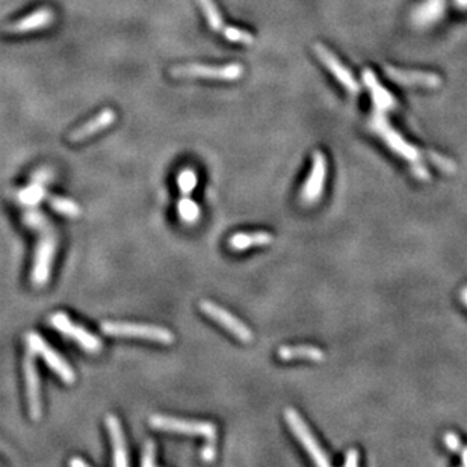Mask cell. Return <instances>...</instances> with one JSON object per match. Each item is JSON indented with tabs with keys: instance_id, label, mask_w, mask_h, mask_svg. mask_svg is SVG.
<instances>
[{
	"instance_id": "d590c367",
	"label": "cell",
	"mask_w": 467,
	"mask_h": 467,
	"mask_svg": "<svg viewBox=\"0 0 467 467\" xmlns=\"http://www.w3.org/2000/svg\"><path fill=\"white\" fill-rule=\"evenodd\" d=\"M456 2L460 4V6H463V8H467V0H456Z\"/></svg>"
},
{
	"instance_id": "30bf717a",
	"label": "cell",
	"mask_w": 467,
	"mask_h": 467,
	"mask_svg": "<svg viewBox=\"0 0 467 467\" xmlns=\"http://www.w3.org/2000/svg\"><path fill=\"white\" fill-rule=\"evenodd\" d=\"M314 53H316V56L321 59V63L330 70V73L345 87V89H348V93L354 96L360 93V85L357 80L354 79L351 71L345 67L326 46L321 43L314 44Z\"/></svg>"
},
{
	"instance_id": "e0dca14e",
	"label": "cell",
	"mask_w": 467,
	"mask_h": 467,
	"mask_svg": "<svg viewBox=\"0 0 467 467\" xmlns=\"http://www.w3.org/2000/svg\"><path fill=\"white\" fill-rule=\"evenodd\" d=\"M363 80H364V84H366V87L371 91L372 98H373V103H375V106H377V109H380V110H383V113H385V110H390V109L397 108V100L393 98V96L389 93L388 89H384L380 85L378 79H377V76H375L373 71H371V70L364 71V73H363Z\"/></svg>"
},
{
	"instance_id": "52a82bcc",
	"label": "cell",
	"mask_w": 467,
	"mask_h": 467,
	"mask_svg": "<svg viewBox=\"0 0 467 467\" xmlns=\"http://www.w3.org/2000/svg\"><path fill=\"white\" fill-rule=\"evenodd\" d=\"M55 252H56V238L53 233H47V235L41 239V242H39L37 250L35 267L32 271V283L35 286L41 288L49 281Z\"/></svg>"
},
{
	"instance_id": "ac0fdd59",
	"label": "cell",
	"mask_w": 467,
	"mask_h": 467,
	"mask_svg": "<svg viewBox=\"0 0 467 467\" xmlns=\"http://www.w3.org/2000/svg\"><path fill=\"white\" fill-rule=\"evenodd\" d=\"M272 242V235L267 231L236 233L229 241V245L235 251H243L250 247H265Z\"/></svg>"
},
{
	"instance_id": "f1b7e54d",
	"label": "cell",
	"mask_w": 467,
	"mask_h": 467,
	"mask_svg": "<svg viewBox=\"0 0 467 467\" xmlns=\"http://www.w3.org/2000/svg\"><path fill=\"white\" fill-rule=\"evenodd\" d=\"M443 442H444V446H446V448H448V449L452 451V452H459V451L463 449L460 437H459V435H456V434H454V433L444 434Z\"/></svg>"
},
{
	"instance_id": "44dd1931",
	"label": "cell",
	"mask_w": 467,
	"mask_h": 467,
	"mask_svg": "<svg viewBox=\"0 0 467 467\" xmlns=\"http://www.w3.org/2000/svg\"><path fill=\"white\" fill-rule=\"evenodd\" d=\"M44 197H46V191L43 188V185H39V184H34L32 186L20 191L17 194V200L25 206H35Z\"/></svg>"
},
{
	"instance_id": "277c9868",
	"label": "cell",
	"mask_w": 467,
	"mask_h": 467,
	"mask_svg": "<svg viewBox=\"0 0 467 467\" xmlns=\"http://www.w3.org/2000/svg\"><path fill=\"white\" fill-rule=\"evenodd\" d=\"M284 419H286L288 425L290 426L292 433L295 434V437L304 446V449L309 452L312 460L321 467H328L331 463L328 460L327 454L321 449L319 443L316 442V439H314V435L309 430L306 422L302 421L301 416L293 409H288L286 411H284Z\"/></svg>"
},
{
	"instance_id": "836d02e7",
	"label": "cell",
	"mask_w": 467,
	"mask_h": 467,
	"mask_svg": "<svg viewBox=\"0 0 467 467\" xmlns=\"http://www.w3.org/2000/svg\"><path fill=\"white\" fill-rule=\"evenodd\" d=\"M461 463H463V466L467 467V448L461 451Z\"/></svg>"
},
{
	"instance_id": "7402d4cb",
	"label": "cell",
	"mask_w": 467,
	"mask_h": 467,
	"mask_svg": "<svg viewBox=\"0 0 467 467\" xmlns=\"http://www.w3.org/2000/svg\"><path fill=\"white\" fill-rule=\"evenodd\" d=\"M50 206H52L56 212L63 213V215H65V217H70V218L80 217V207L73 200H68L64 197H50Z\"/></svg>"
},
{
	"instance_id": "8992f818",
	"label": "cell",
	"mask_w": 467,
	"mask_h": 467,
	"mask_svg": "<svg viewBox=\"0 0 467 467\" xmlns=\"http://www.w3.org/2000/svg\"><path fill=\"white\" fill-rule=\"evenodd\" d=\"M50 326L59 330L60 333H64L65 336L76 340L80 347L88 352L97 354L101 351V347H103V343H101V340L97 336L91 334L85 328L76 326V324H73V321L64 313H53L52 316H50Z\"/></svg>"
},
{
	"instance_id": "2e32d148",
	"label": "cell",
	"mask_w": 467,
	"mask_h": 467,
	"mask_svg": "<svg viewBox=\"0 0 467 467\" xmlns=\"http://www.w3.org/2000/svg\"><path fill=\"white\" fill-rule=\"evenodd\" d=\"M117 115L113 109H103L100 114H97L93 120H89L88 123H85L84 126H80L79 129H76L73 134L70 135V141L71 142H79V141H84L89 136H93L98 132L108 129L110 124H114Z\"/></svg>"
},
{
	"instance_id": "f546056e",
	"label": "cell",
	"mask_w": 467,
	"mask_h": 467,
	"mask_svg": "<svg viewBox=\"0 0 467 467\" xmlns=\"http://www.w3.org/2000/svg\"><path fill=\"white\" fill-rule=\"evenodd\" d=\"M217 456V448H215V440H207L205 448L201 449V459L206 463H212Z\"/></svg>"
},
{
	"instance_id": "6da1fadb",
	"label": "cell",
	"mask_w": 467,
	"mask_h": 467,
	"mask_svg": "<svg viewBox=\"0 0 467 467\" xmlns=\"http://www.w3.org/2000/svg\"><path fill=\"white\" fill-rule=\"evenodd\" d=\"M101 331L105 334H109V336L136 338L159 343L174 342V334H172L169 330L155 326H139V324H127V322H103L101 324Z\"/></svg>"
},
{
	"instance_id": "d4e9b609",
	"label": "cell",
	"mask_w": 467,
	"mask_h": 467,
	"mask_svg": "<svg viewBox=\"0 0 467 467\" xmlns=\"http://www.w3.org/2000/svg\"><path fill=\"white\" fill-rule=\"evenodd\" d=\"M197 181H198V177H197L194 169L186 168V169L181 171L179 174V179H177V184H179L181 194L191 196L192 191H194L196 186H197Z\"/></svg>"
},
{
	"instance_id": "5b68a950",
	"label": "cell",
	"mask_w": 467,
	"mask_h": 467,
	"mask_svg": "<svg viewBox=\"0 0 467 467\" xmlns=\"http://www.w3.org/2000/svg\"><path fill=\"white\" fill-rule=\"evenodd\" d=\"M171 75L176 77H209L218 80H235L243 75V67L241 64H229L221 67L186 64V65L172 67Z\"/></svg>"
},
{
	"instance_id": "ba28073f",
	"label": "cell",
	"mask_w": 467,
	"mask_h": 467,
	"mask_svg": "<svg viewBox=\"0 0 467 467\" xmlns=\"http://www.w3.org/2000/svg\"><path fill=\"white\" fill-rule=\"evenodd\" d=\"M371 127L373 132H377V134L384 139L385 144H388L395 153L402 156L404 159L416 162L419 159V151L416 150L411 144H409L407 141H405L399 134H397L389 124L388 121H385L381 115H375L372 118V123Z\"/></svg>"
},
{
	"instance_id": "5bb4252c",
	"label": "cell",
	"mask_w": 467,
	"mask_h": 467,
	"mask_svg": "<svg viewBox=\"0 0 467 467\" xmlns=\"http://www.w3.org/2000/svg\"><path fill=\"white\" fill-rule=\"evenodd\" d=\"M106 426L110 435V442H113L114 449V466L117 467H126L129 466V456H127V446L123 428L117 416L109 414L106 416Z\"/></svg>"
},
{
	"instance_id": "4316f807",
	"label": "cell",
	"mask_w": 467,
	"mask_h": 467,
	"mask_svg": "<svg viewBox=\"0 0 467 467\" xmlns=\"http://www.w3.org/2000/svg\"><path fill=\"white\" fill-rule=\"evenodd\" d=\"M25 222L32 229L37 230H44L47 224V218L43 215V212L38 210H29L25 215Z\"/></svg>"
},
{
	"instance_id": "cb8c5ba5",
	"label": "cell",
	"mask_w": 467,
	"mask_h": 467,
	"mask_svg": "<svg viewBox=\"0 0 467 467\" xmlns=\"http://www.w3.org/2000/svg\"><path fill=\"white\" fill-rule=\"evenodd\" d=\"M221 34L231 43H242L245 46H251L252 43H255V37H252L250 32H247V30H242L239 27L226 26L224 29H222Z\"/></svg>"
},
{
	"instance_id": "ffe728a7",
	"label": "cell",
	"mask_w": 467,
	"mask_h": 467,
	"mask_svg": "<svg viewBox=\"0 0 467 467\" xmlns=\"http://www.w3.org/2000/svg\"><path fill=\"white\" fill-rule=\"evenodd\" d=\"M179 217L184 219L188 224H194L196 221H198L200 218V207L194 200H191L188 196H185L179 201Z\"/></svg>"
},
{
	"instance_id": "603a6c76",
	"label": "cell",
	"mask_w": 467,
	"mask_h": 467,
	"mask_svg": "<svg viewBox=\"0 0 467 467\" xmlns=\"http://www.w3.org/2000/svg\"><path fill=\"white\" fill-rule=\"evenodd\" d=\"M198 2L203 8V13L206 14L209 26L213 30H221L222 32V29H224L226 26H224V23H222V17L218 11V8L215 6V4H213L212 0H198Z\"/></svg>"
},
{
	"instance_id": "3957f363",
	"label": "cell",
	"mask_w": 467,
	"mask_h": 467,
	"mask_svg": "<svg viewBox=\"0 0 467 467\" xmlns=\"http://www.w3.org/2000/svg\"><path fill=\"white\" fill-rule=\"evenodd\" d=\"M27 345H29V350L30 352L38 354L39 357H41L52 371L59 375V378L63 380L65 384H73L76 380V375L75 371L70 368V364L60 357V355L50 347L47 342H44L41 339V336H38L37 333H27L26 336Z\"/></svg>"
},
{
	"instance_id": "4dcf8cb0",
	"label": "cell",
	"mask_w": 467,
	"mask_h": 467,
	"mask_svg": "<svg viewBox=\"0 0 467 467\" xmlns=\"http://www.w3.org/2000/svg\"><path fill=\"white\" fill-rule=\"evenodd\" d=\"M359 463H360V454L357 451H355V449L348 451L347 459H345L343 466L345 467H355V466H359Z\"/></svg>"
},
{
	"instance_id": "7c38bea8",
	"label": "cell",
	"mask_w": 467,
	"mask_h": 467,
	"mask_svg": "<svg viewBox=\"0 0 467 467\" xmlns=\"http://www.w3.org/2000/svg\"><path fill=\"white\" fill-rule=\"evenodd\" d=\"M23 368H25L29 413H30V418H32L34 421H38L39 418H41V389H39V377H38V371H37L32 354L26 355Z\"/></svg>"
},
{
	"instance_id": "1f68e13d",
	"label": "cell",
	"mask_w": 467,
	"mask_h": 467,
	"mask_svg": "<svg viewBox=\"0 0 467 467\" xmlns=\"http://www.w3.org/2000/svg\"><path fill=\"white\" fill-rule=\"evenodd\" d=\"M413 174L416 176V179L423 180V181H428L430 180V172L426 169L423 165L421 164H414L413 165Z\"/></svg>"
},
{
	"instance_id": "d6a6232c",
	"label": "cell",
	"mask_w": 467,
	"mask_h": 467,
	"mask_svg": "<svg viewBox=\"0 0 467 467\" xmlns=\"http://www.w3.org/2000/svg\"><path fill=\"white\" fill-rule=\"evenodd\" d=\"M70 466H71V467H75V466H84V467H88V464H87L84 460H71V461H70Z\"/></svg>"
},
{
	"instance_id": "7a4b0ae2",
	"label": "cell",
	"mask_w": 467,
	"mask_h": 467,
	"mask_svg": "<svg viewBox=\"0 0 467 467\" xmlns=\"http://www.w3.org/2000/svg\"><path fill=\"white\" fill-rule=\"evenodd\" d=\"M150 425L153 428L168 431V433H177L185 435H201L207 440L217 439V426L210 422H191L177 418H171V416H162L155 414L150 418Z\"/></svg>"
},
{
	"instance_id": "8fae6325",
	"label": "cell",
	"mask_w": 467,
	"mask_h": 467,
	"mask_svg": "<svg viewBox=\"0 0 467 467\" xmlns=\"http://www.w3.org/2000/svg\"><path fill=\"white\" fill-rule=\"evenodd\" d=\"M327 177V159L321 151H316L313 156V167L310 171V176L306 184H304L301 198L306 205H313L319 200L324 191V184H326Z\"/></svg>"
},
{
	"instance_id": "e575fe53",
	"label": "cell",
	"mask_w": 467,
	"mask_h": 467,
	"mask_svg": "<svg viewBox=\"0 0 467 467\" xmlns=\"http://www.w3.org/2000/svg\"><path fill=\"white\" fill-rule=\"evenodd\" d=\"M461 300L464 302V306H467V286L461 290Z\"/></svg>"
},
{
	"instance_id": "484cf974",
	"label": "cell",
	"mask_w": 467,
	"mask_h": 467,
	"mask_svg": "<svg viewBox=\"0 0 467 467\" xmlns=\"http://www.w3.org/2000/svg\"><path fill=\"white\" fill-rule=\"evenodd\" d=\"M426 158H428L435 167L440 168L444 172H454L456 169V165H455L454 160L444 158L439 153H435V151H428V153H426Z\"/></svg>"
},
{
	"instance_id": "9c48e42d",
	"label": "cell",
	"mask_w": 467,
	"mask_h": 467,
	"mask_svg": "<svg viewBox=\"0 0 467 467\" xmlns=\"http://www.w3.org/2000/svg\"><path fill=\"white\" fill-rule=\"evenodd\" d=\"M200 309L203 313L207 314L210 319L217 321L218 324H221L222 327L227 328L231 334H235L239 340H242V342L252 340V331L245 326V324L239 321L236 316H233V314L230 312H227L226 309H222V307L217 306L215 302H210V301H201Z\"/></svg>"
},
{
	"instance_id": "d6986e66",
	"label": "cell",
	"mask_w": 467,
	"mask_h": 467,
	"mask_svg": "<svg viewBox=\"0 0 467 467\" xmlns=\"http://www.w3.org/2000/svg\"><path fill=\"white\" fill-rule=\"evenodd\" d=\"M279 357L284 362L288 360H312V362H324L326 360V352L316 347L310 345H302V347H281L279 350Z\"/></svg>"
},
{
	"instance_id": "9a60e30c",
	"label": "cell",
	"mask_w": 467,
	"mask_h": 467,
	"mask_svg": "<svg viewBox=\"0 0 467 467\" xmlns=\"http://www.w3.org/2000/svg\"><path fill=\"white\" fill-rule=\"evenodd\" d=\"M53 18H55V14L52 9L41 8V9H38V11L29 14V15L23 17L22 20H18V22L13 23L8 27V30L13 34L32 32V30H38V29H43V27L52 25Z\"/></svg>"
},
{
	"instance_id": "83f0119b",
	"label": "cell",
	"mask_w": 467,
	"mask_h": 467,
	"mask_svg": "<svg viewBox=\"0 0 467 467\" xmlns=\"http://www.w3.org/2000/svg\"><path fill=\"white\" fill-rule=\"evenodd\" d=\"M156 464V443L153 440H147L144 444V449H142V459H141V466L150 467Z\"/></svg>"
},
{
	"instance_id": "4fadbf2b",
	"label": "cell",
	"mask_w": 467,
	"mask_h": 467,
	"mask_svg": "<svg viewBox=\"0 0 467 467\" xmlns=\"http://www.w3.org/2000/svg\"><path fill=\"white\" fill-rule=\"evenodd\" d=\"M385 75H388L393 82L401 85L423 87V88H437L442 85L440 76H437L435 73H426V71H410L388 65L385 67Z\"/></svg>"
}]
</instances>
